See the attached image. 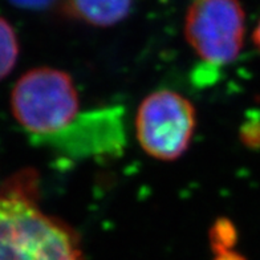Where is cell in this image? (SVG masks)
Listing matches in <instances>:
<instances>
[{"label":"cell","mask_w":260,"mask_h":260,"mask_svg":"<svg viewBox=\"0 0 260 260\" xmlns=\"http://www.w3.org/2000/svg\"><path fill=\"white\" fill-rule=\"evenodd\" d=\"M197 126L195 108L169 89L145 97L136 114V136L146 154L158 161L178 159L188 149Z\"/></svg>","instance_id":"3957f363"},{"label":"cell","mask_w":260,"mask_h":260,"mask_svg":"<svg viewBox=\"0 0 260 260\" xmlns=\"http://www.w3.org/2000/svg\"><path fill=\"white\" fill-rule=\"evenodd\" d=\"M133 0H67V12L85 24L112 27L129 15Z\"/></svg>","instance_id":"5b68a950"},{"label":"cell","mask_w":260,"mask_h":260,"mask_svg":"<svg viewBox=\"0 0 260 260\" xmlns=\"http://www.w3.org/2000/svg\"><path fill=\"white\" fill-rule=\"evenodd\" d=\"M11 110L17 123L34 137L56 140L79 118V93L72 77L64 71L35 68L15 84Z\"/></svg>","instance_id":"7a4b0ae2"},{"label":"cell","mask_w":260,"mask_h":260,"mask_svg":"<svg viewBox=\"0 0 260 260\" xmlns=\"http://www.w3.org/2000/svg\"><path fill=\"white\" fill-rule=\"evenodd\" d=\"M11 3L23 10L40 11L51 7L56 0H10Z\"/></svg>","instance_id":"ba28073f"},{"label":"cell","mask_w":260,"mask_h":260,"mask_svg":"<svg viewBox=\"0 0 260 260\" xmlns=\"http://www.w3.org/2000/svg\"><path fill=\"white\" fill-rule=\"evenodd\" d=\"M15 179L0 192V260H86L72 230L40 210Z\"/></svg>","instance_id":"6da1fadb"},{"label":"cell","mask_w":260,"mask_h":260,"mask_svg":"<svg viewBox=\"0 0 260 260\" xmlns=\"http://www.w3.org/2000/svg\"><path fill=\"white\" fill-rule=\"evenodd\" d=\"M19 57V40L12 25L0 16V80L7 77Z\"/></svg>","instance_id":"8992f818"},{"label":"cell","mask_w":260,"mask_h":260,"mask_svg":"<svg viewBox=\"0 0 260 260\" xmlns=\"http://www.w3.org/2000/svg\"><path fill=\"white\" fill-rule=\"evenodd\" d=\"M252 40H253V43H255V45H256L257 48L260 49V20H259V23H257L256 28L253 29Z\"/></svg>","instance_id":"30bf717a"},{"label":"cell","mask_w":260,"mask_h":260,"mask_svg":"<svg viewBox=\"0 0 260 260\" xmlns=\"http://www.w3.org/2000/svg\"><path fill=\"white\" fill-rule=\"evenodd\" d=\"M215 260H246V257L239 255V253L234 252V251L229 250L224 251V252L216 253Z\"/></svg>","instance_id":"9c48e42d"},{"label":"cell","mask_w":260,"mask_h":260,"mask_svg":"<svg viewBox=\"0 0 260 260\" xmlns=\"http://www.w3.org/2000/svg\"><path fill=\"white\" fill-rule=\"evenodd\" d=\"M246 15L239 0H194L185 17V38L206 64L222 67L243 48Z\"/></svg>","instance_id":"277c9868"},{"label":"cell","mask_w":260,"mask_h":260,"mask_svg":"<svg viewBox=\"0 0 260 260\" xmlns=\"http://www.w3.org/2000/svg\"><path fill=\"white\" fill-rule=\"evenodd\" d=\"M236 242V231L233 224L227 220H220L216 223L215 229L212 230L211 243L216 253L224 252L233 248Z\"/></svg>","instance_id":"52a82bcc"}]
</instances>
